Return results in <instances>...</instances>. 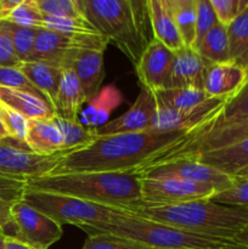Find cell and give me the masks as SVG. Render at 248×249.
<instances>
[{
    "label": "cell",
    "mask_w": 248,
    "mask_h": 249,
    "mask_svg": "<svg viewBox=\"0 0 248 249\" xmlns=\"http://www.w3.org/2000/svg\"><path fill=\"white\" fill-rule=\"evenodd\" d=\"M7 22L22 27L43 28V14L39 10L35 0H22L18 6L12 11Z\"/></svg>",
    "instance_id": "obj_36"
},
{
    "label": "cell",
    "mask_w": 248,
    "mask_h": 249,
    "mask_svg": "<svg viewBox=\"0 0 248 249\" xmlns=\"http://www.w3.org/2000/svg\"><path fill=\"white\" fill-rule=\"evenodd\" d=\"M27 189L67 195L129 212L142 204L141 177L136 170L50 174L28 180Z\"/></svg>",
    "instance_id": "obj_2"
},
{
    "label": "cell",
    "mask_w": 248,
    "mask_h": 249,
    "mask_svg": "<svg viewBox=\"0 0 248 249\" xmlns=\"http://www.w3.org/2000/svg\"><path fill=\"white\" fill-rule=\"evenodd\" d=\"M43 28L70 36L100 34L85 17H53L43 15Z\"/></svg>",
    "instance_id": "obj_32"
},
{
    "label": "cell",
    "mask_w": 248,
    "mask_h": 249,
    "mask_svg": "<svg viewBox=\"0 0 248 249\" xmlns=\"http://www.w3.org/2000/svg\"><path fill=\"white\" fill-rule=\"evenodd\" d=\"M246 139H248V119L225 125H207L190 134L186 140L177 143L150 164L177 158H194L209 151L235 145Z\"/></svg>",
    "instance_id": "obj_8"
},
{
    "label": "cell",
    "mask_w": 248,
    "mask_h": 249,
    "mask_svg": "<svg viewBox=\"0 0 248 249\" xmlns=\"http://www.w3.org/2000/svg\"><path fill=\"white\" fill-rule=\"evenodd\" d=\"M182 43L192 48L196 36L197 0H168Z\"/></svg>",
    "instance_id": "obj_27"
},
{
    "label": "cell",
    "mask_w": 248,
    "mask_h": 249,
    "mask_svg": "<svg viewBox=\"0 0 248 249\" xmlns=\"http://www.w3.org/2000/svg\"><path fill=\"white\" fill-rule=\"evenodd\" d=\"M145 178H177L212 186L216 194L229 189L235 182V177L220 172L215 168L202 163L196 158H177L146 165L136 170Z\"/></svg>",
    "instance_id": "obj_11"
},
{
    "label": "cell",
    "mask_w": 248,
    "mask_h": 249,
    "mask_svg": "<svg viewBox=\"0 0 248 249\" xmlns=\"http://www.w3.org/2000/svg\"><path fill=\"white\" fill-rule=\"evenodd\" d=\"M235 242L242 243V245H247L248 246V225L246 228H243L240 232L236 235L235 237Z\"/></svg>",
    "instance_id": "obj_46"
},
{
    "label": "cell",
    "mask_w": 248,
    "mask_h": 249,
    "mask_svg": "<svg viewBox=\"0 0 248 249\" xmlns=\"http://www.w3.org/2000/svg\"><path fill=\"white\" fill-rule=\"evenodd\" d=\"M194 158L220 172L235 177L240 170L248 167V139L235 145L209 151Z\"/></svg>",
    "instance_id": "obj_24"
},
{
    "label": "cell",
    "mask_w": 248,
    "mask_h": 249,
    "mask_svg": "<svg viewBox=\"0 0 248 249\" xmlns=\"http://www.w3.org/2000/svg\"><path fill=\"white\" fill-rule=\"evenodd\" d=\"M0 87L10 88V89L23 90V91L32 92L36 96L44 97V95L29 82L23 72L18 67H0ZM48 101V100H46Z\"/></svg>",
    "instance_id": "obj_40"
},
{
    "label": "cell",
    "mask_w": 248,
    "mask_h": 249,
    "mask_svg": "<svg viewBox=\"0 0 248 249\" xmlns=\"http://www.w3.org/2000/svg\"><path fill=\"white\" fill-rule=\"evenodd\" d=\"M55 121L62 134L63 151L68 153L88 147L99 138L97 129L87 128L79 121H67L57 117Z\"/></svg>",
    "instance_id": "obj_29"
},
{
    "label": "cell",
    "mask_w": 248,
    "mask_h": 249,
    "mask_svg": "<svg viewBox=\"0 0 248 249\" xmlns=\"http://www.w3.org/2000/svg\"><path fill=\"white\" fill-rule=\"evenodd\" d=\"M12 232V225L10 224L5 223L0 219V235H5V236H11Z\"/></svg>",
    "instance_id": "obj_47"
},
{
    "label": "cell",
    "mask_w": 248,
    "mask_h": 249,
    "mask_svg": "<svg viewBox=\"0 0 248 249\" xmlns=\"http://www.w3.org/2000/svg\"><path fill=\"white\" fill-rule=\"evenodd\" d=\"M230 60L248 67V7L228 27Z\"/></svg>",
    "instance_id": "obj_30"
},
{
    "label": "cell",
    "mask_w": 248,
    "mask_h": 249,
    "mask_svg": "<svg viewBox=\"0 0 248 249\" xmlns=\"http://www.w3.org/2000/svg\"><path fill=\"white\" fill-rule=\"evenodd\" d=\"M6 139H9V135H7V131L1 121V117H0V142H1V141H5Z\"/></svg>",
    "instance_id": "obj_48"
},
{
    "label": "cell",
    "mask_w": 248,
    "mask_h": 249,
    "mask_svg": "<svg viewBox=\"0 0 248 249\" xmlns=\"http://www.w3.org/2000/svg\"><path fill=\"white\" fill-rule=\"evenodd\" d=\"M82 249H153L145 245L119 237L111 233H92L88 235Z\"/></svg>",
    "instance_id": "obj_34"
},
{
    "label": "cell",
    "mask_w": 248,
    "mask_h": 249,
    "mask_svg": "<svg viewBox=\"0 0 248 249\" xmlns=\"http://www.w3.org/2000/svg\"><path fill=\"white\" fill-rule=\"evenodd\" d=\"M213 249H248V246L235 242V241H230V242H226L224 243V245L219 246V247L213 248Z\"/></svg>",
    "instance_id": "obj_45"
},
{
    "label": "cell",
    "mask_w": 248,
    "mask_h": 249,
    "mask_svg": "<svg viewBox=\"0 0 248 249\" xmlns=\"http://www.w3.org/2000/svg\"><path fill=\"white\" fill-rule=\"evenodd\" d=\"M104 53L100 50H79L73 57L71 70L75 73L87 104L100 91L105 78Z\"/></svg>",
    "instance_id": "obj_18"
},
{
    "label": "cell",
    "mask_w": 248,
    "mask_h": 249,
    "mask_svg": "<svg viewBox=\"0 0 248 249\" xmlns=\"http://www.w3.org/2000/svg\"><path fill=\"white\" fill-rule=\"evenodd\" d=\"M26 146L39 156H51L63 151V138L53 118L28 119ZM68 153V152H67Z\"/></svg>",
    "instance_id": "obj_20"
},
{
    "label": "cell",
    "mask_w": 248,
    "mask_h": 249,
    "mask_svg": "<svg viewBox=\"0 0 248 249\" xmlns=\"http://www.w3.org/2000/svg\"><path fill=\"white\" fill-rule=\"evenodd\" d=\"M88 235L111 233L128 238L153 249H213L230 241L209 237L181 230L159 221L126 212L123 216L106 225L83 226Z\"/></svg>",
    "instance_id": "obj_5"
},
{
    "label": "cell",
    "mask_w": 248,
    "mask_h": 249,
    "mask_svg": "<svg viewBox=\"0 0 248 249\" xmlns=\"http://www.w3.org/2000/svg\"><path fill=\"white\" fill-rule=\"evenodd\" d=\"M11 220L12 237L36 249H49L63 235L62 225L58 221L23 201L11 207Z\"/></svg>",
    "instance_id": "obj_10"
},
{
    "label": "cell",
    "mask_w": 248,
    "mask_h": 249,
    "mask_svg": "<svg viewBox=\"0 0 248 249\" xmlns=\"http://www.w3.org/2000/svg\"><path fill=\"white\" fill-rule=\"evenodd\" d=\"M84 104H87V100L75 73L71 68L63 70L53 104L55 117L67 121H79Z\"/></svg>",
    "instance_id": "obj_21"
},
{
    "label": "cell",
    "mask_w": 248,
    "mask_h": 249,
    "mask_svg": "<svg viewBox=\"0 0 248 249\" xmlns=\"http://www.w3.org/2000/svg\"><path fill=\"white\" fill-rule=\"evenodd\" d=\"M246 119H248V84L237 96L225 105L218 119L209 125H225Z\"/></svg>",
    "instance_id": "obj_35"
},
{
    "label": "cell",
    "mask_w": 248,
    "mask_h": 249,
    "mask_svg": "<svg viewBox=\"0 0 248 249\" xmlns=\"http://www.w3.org/2000/svg\"><path fill=\"white\" fill-rule=\"evenodd\" d=\"M229 100L209 97L195 108L177 111L157 105V113L152 129L158 131H187L195 133L218 119Z\"/></svg>",
    "instance_id": "obj_12"
},
{
    "label": "cell",
    "mask_w": 248,
    "mask_h": 249,
    "mask_svg": "<svg viewBox=\"0 0 248 249\" xmlns=\"http://www.w3.org/2000/svg\"><path fill=\"white\" fill-rule=\"evenodd\" d=\"M22 201L58 221L61 225L97 226L112 223L126 213L125 209L92 203L67 195L27 189Z\"/></svg>",
    "instance_id": "obj_6"
},
{
    "label": "cell",
    "mask_w": 248,
    "mask_h": 249,
    "mask_svg": "<svg viewBox=\"0 0 248 249\" xmlns=\"http://www.w3.org/2000/svg\"><path fill=\"white\" fill-rule=\"evenodd\" d=\"M0 102L28 119H48L55 117L53 106L46 100L23 90L0 87Z\"/></svg>",
    "instance_id": "obj_22"
},
{
    "label": "cell",
    "mask_w": 248,
    "mask_h": 249,
    "mask_svg": "<svg viewBox=\"0 0 248 249\" xmlns=\"http://www.w3.org/2000/svg\"><path fill=\"white\" fill-rule=\"evenodd\" d=\"M131 213L190 232L226 241L235 240L236 235L248 225V208L215 203L211 199L174 206H140Z\"/></svg>",
    "instance_id": "obj_3"
},
{
    "label": "cell",
    "mask_w": 248,
    "mask_h": 249,
    "mask_svg": "<svg viewBox=\"0 0 248 249\" xmlns=\"http://www.w3.org/2000/svg\"><path fill=\"white\" fill-rule=\"evenodd\" d=\"M107 39L101 34L70 36L40 28L29 61H41L62 70L71 68L73 57L79 50H100L107 48Z\"/></svg>",
    "instance_id": "obj_7"
},
{
    "label": "cell",
    "mask_w": 248,
    "mask_h": 249,
    "mask_svg": "<svg viewBox=\"0 0 248 249\" xmlns=\"http://www.w3.org/2000/svg\"><path fill=\"white\" fill-rule=\"evenodd\" d=\"M216 190L204 184H198L177 178L141 177V206H174L198 199H209Z\"/></svg>",
    "instance_id": "obj_9"
},
{
    "label": "cell",
    "mask_w": 248,
    "mask_h": 249,
    "mask_svg": "<svg viewBox=\"0 0 248 249\" xmlns=\"http://www.w3.org/2000/svg\"><path fill=\"white\" fill-rule=\"evenodd\" d=\"M209 199L226 206L248 208V179H240L235 177L232 186L218 192Z\"/></svg>",
    "instance_id": "obj_38"
},
{
    "label": "cell",
    "mask_w": 248,
    "mask_h": 249,
    "mask_svg": "<svg viewBox=\"0 0 248 249\" xmlns=\"http://www.w3.org/2000/svg\"><path fill=\"white\" fill-rule=\"evenodd\" d=\"M215 11L211 4V0H197V15H196V36L192 49L198 50L202 40L209 31L215 24H218Z\"/></svg>",
    "instance_id": "obj_37"
},
{
    "label": "cell",
    "mask_w": 248,
    "mask_h": 249,
    "mask_svg": "<svg viewBox=\"0 0 248 249\" xmlns=\"http://www.w3.org/2000/svg\"><path fill=\"white\" fill-rule=\"evenodd\" d=\"M218 22L228 27L248 7V0H211Z\"/></svg>",
    "instance_id": "obj_41"
},
{
    "label": "cell",
    "mask_w": 248,
    "mask_h": 249,
    "mask_svg": "<svg viewBox=\"0 0 248 249\" xmlns=\"http://www.w3.org/2000/svg\"><path fill=\"white\" fill-rule=\"evenodd\" d=\"M18 68L26 74L29 82L44 95V97L53 108L56 95L60 87L61 75H62V68L41 61L21 62Z\"/></svg>",
    "instance_id": "obj_25"
},
{
    "label": "cell",
    "mask_w": 248,
    "mask_h": 249,
    "mask_svg": "<svg viewBox=\"0 0 248 249\" xmlns=\"http://www.w3.org/2000/svg\"><path fill=\"white\" fill-rule=\"evenodd\" d=\"M146 7L153 38L174 53L184 48L168 0H147Z\"/></svg>",
    "instance_id": "obj_19"
},
{
    "label": "cell",
    "mask_w": 248,
    "mask_h": 249,
    "mask_svg": "<svg viewBox=\"0 0 248 249\" xmlns=\"http://www.w3.org/2000/svg\"><path fill=\"white\" fill-rule=\"evenodd\" d=\"M19 63L11 38L0 22V67H18Z\"/></svg>",
    "instance_id": "obj_42"
},
{
    "label": "cell",
    "mask_w": 248,
    "mask_h": 249,
    "mask_svg": "<svg viewBox=\"0 0 248 249\" xmlns=\"http://www.w3.org/2000/svg\"><path fill=\"white\" fill-rule=\"evenodd\" d=\"M68 155L61 152L57 155L39 156L19 146L0 142V175L31 180L34 178L51 174L57 167L58 162Z\"/></svg>",
    "instance_id": "obj_13"
},
{
    "label": "cell",
    "mask_w": 248,
    "mask_h": 249,
    "mask_svg": "<svg viewBox=\"0 0 248 249\" xmlns=\"http://www.w3.org/2000/svg\"><path fill=\"white\" fill-rule=\"evenodd\" d=\"M175 53L152 38L135 65L141 87L157 91L167 89L172 75Z\"/></svg>",
    "instance_id": "obj_14"
},
{
    "label": "cell",
    "mask_w": 248,
    "mask_h": 249,
    "mask_svg": "<svg viewBox=\"0 0 248 249\" xmlns=\"http://www.w3.org/2000/svg\"><path fill=\"white\" fill-rule=\"evenodd\" d=\"M123 102L121 91L114 85H107L88 102L84 111L80 112L79 122L90 129H99L106 123L112 112Z\"/></svg>",
    "instance_id": "obj_23"
},
{
    "label": "cell",
    "mask_w": 248,
    "mask_h": 249,
    "mask_svg": "<svg viewBox=\"0 0 248 249\" xmlns=\"http://www.w3.org/2000/svg\"><path fill=\"white\" fill-rule=\"evenodd\" d=\"M22 0H0V22L7 21Z\"/></svg>",
    "instance_id": "obj_43"
},
{
    "label": "cell",
    "mask_w": 248,
    "mask_h": 249,
    "mask_svg": "<svg viewBox=\"0 0 248 249\" xmlns=\"http://www.w3.org/2000/svg\"><path fill=\"white\" fill-rule=\"evenodd\" d=\"M212 66L196 50L184 46L175 53L172 75L167 89L175 88H195L203 89L207 72Z\"/></svg>",
    "instance_id": "obj_17"
},
{
    "label": "cell",
    "mask_w": 248,
    "mask_h": 249,
    "mask_svg": "<svg viewBox=\"0 0 248 249\" xmlns=\"http://www.w3.org/2000/svg\"><path fill=\"white\" fill-rule=\"evenodd\" d=\"M85 18L108 43L116 45L134 66L151 39L146 1L135 0H78Z\"/></svg>",
    "instance_id": "obj_4"
},
{
    "label": "cell",
    "mask_w": 248,
    "mask_h": 249,
    "mask_svg": "<svg viewBox=\"0 0 248 249\" xmlns=\"http://www.w3.org/2000/svg\"><path fill=\"white\" fill-rule=\"evenodd\" d=\"M235 177L240 178V179H248V167L245 168V169L240 170V172H238Z\"/></svg>",
    "instance_id": "obj_49"
},
{
    "label": "cell",
    "mask_w": 248,
    "mask_h": 249,
    "mask_svg": "<svg viewBox=\"0 0 248 249\" xmlns=\"http://www.w3.org/2000/svg\"><path fill=\"white\" fill-rule=\"evenodd\" d=\"M5 248V235H0V249Z\"/></svg>",
    "instance_id": "obj_50"
},
{
    "label": "cell",
    "mask_w": 248,
    "mask_h": 249,
    "mask_svg": "<svg viewBox=\"0 0 248 249\" xmlns=\"http://www.w3.org/2000/svg\"><path fill=\"white\" fill-rule=\"evenodd\" d=\"M44 16L85 17L78 0H35Z\"/></svg>",
    "instance_id": "obj_39"
},
{
    "label": "cell",
    "mask_w": 248,
    "mask_h": 249,
    "mask_svg": "<svg viewBox=\"0 0 248 249\" xmlns=\"http://www.w3.org/2000/svg\"><path fill=\"white\" fill-rule=\"evenodd\" d=\"M197 53L212 65L231 61L226 27L220 23L215 24L204 36Z\"/></svg>",
    "instance_id": "obj_28"
},
{
    "label": "cell",
    "mask_w": 248,
    "mask_h": 249,
    "mask_svg": "<svg viewBox=\"0 0 248 249\" xmlns=\"http://www.w3.org/2000/svg\"><path fill=\"white\" fill-rule=\"evenodd\" d=\"M4 249H36L32 247L28 243L18 240L12 236H5V248Z\"/></svg>",
    "instance_id": "obj_44"
},
{
    "label": "cell",
    "mask_w": 248,
    "mask_h": 249,
    "mask_svg": "<svg viewBox=\"0 0 248 249\" xmlns=\"http://www.w3.org/2000/svg\"><path fill=\"white\" fill-rule=\"evenodd\" d=\"M248 84V67L233 61L215 63L209 67L204 82V92L208 97L232 100Z\"/></svg>",
    "instance_id": "obj_16"
},
{
    "label": "cell",
    "mask_w": 248,
    "mask_h": 249,
    "mask_svg": "<svg viewBox=\"0 0 248 249\" xmlns=\"http://www.w3.org/2000/svg\"><path fill=\"white\" fill-rule=\"evenodd\" d=\"M157 105L177 111H189L209 99L203 89L175 88L153 91Z\"/></svg>",
    "instance_id": "obj_26"
},
{
    "label": "cell",
    "mask_w": 248,
    "mask_h": 249,
    "mask_svg": "<svg viewBox=\"0 0 248 249\" xmlns=\"http://www.w3.org/2000/svg\"><path fill=\"white\" fill-rule=\"evenodd\" d=\"M0 117H1L9 139H12L22 145H26L28 118L1 102H0Z\"/></svg>",
    "instance_id": "obj_33"
},
{
    "label": "cell",
    "mask_w": 248,
    "mask_h": 249,
    "mask_svg": "<svg viewBox=\"0 0 248 249\" xmlns=\"http://www.w3.org/2000/svg\"><path fill=\"white\" fill-rule=\"evenodd\" d=\"M190 134L150 129L140 133L99 136L88 147L66 155L51 174L139 170L186 140Z\"/></svg>",
    "instance_id": "obj_1"
},
{
    "label": "cell",
    "mask_w": 248,
    "mask_h": 249,
    "mask_svg": "<svg viewBox=\"0 0 248 249\" xmlns=\"http://www.w3.org/2000/svg\"><path fill=\"white\" fill-rule=\"evenodd\" d=\"M157 113V102L153 91L141 87L140 92L133 106L113 121H108L97 129L99 136L114 134L140 133L152 129L153 121Z\"/></svg>",
    "instance_id": "obj_15"
},
{
    "label": "cell",
    "mask_w": 248,
    "mask_h": 249,
    "mask_svg": "<svg viewBox=\"0 0 248 249\" xmlns=\"http://www.w3.org/2000/svg\"><path fill=\"white\" fill-rule=\"evenodd\" d=\"M1 23L4 28L6 29L7 33H9L10 38H11L15 53H16L19 62H26V61L31 60L34 44H35L36 34H38V31L40 28L17 26V24L7 21H2Z\"/></svg>",
    "instance_id": "obj_31"
}]
</instances>
